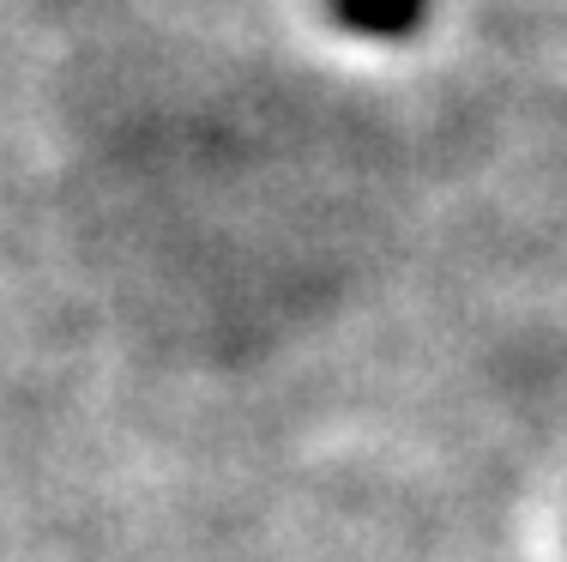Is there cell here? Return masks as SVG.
Returning a JSON list of instances; mask_svg holds the SVG:
<instances>
[{
	"label": "cell",
	"mask_w": 567,
	"mask_h": 562,
	"mask_svg": "<svg viewBox=\"0 0 567 562\" xmlns=\"http://www.w3.org/2000/svg\"><path fill=\"white\" fill-rule=\"evenodd\" d=\"M339 19L369 37H404L423 24V0H339Z\"/></svg>",
	"instance_id": "obj_1"
}]
</instances>
